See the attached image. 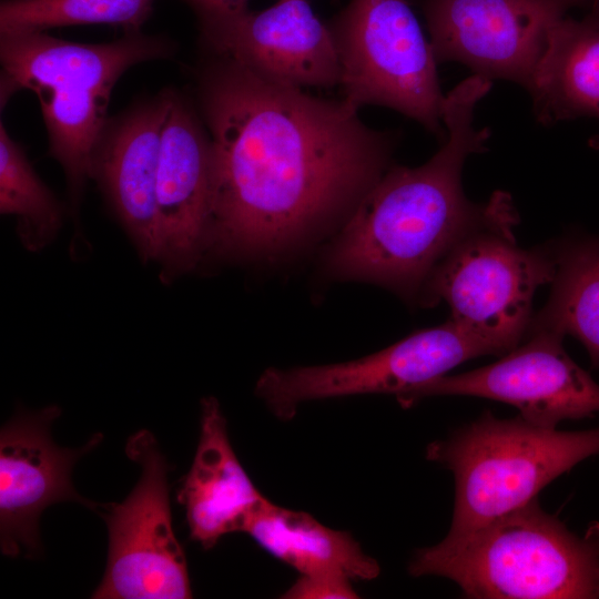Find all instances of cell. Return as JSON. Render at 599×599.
<instances>
[{"mask_svg": "<svg viewBox=\"0 0 599 599\" xmlns=\"http://www.w3.org/2000/svg\"><path fill=\"white\" fill-rule=\"evenodd\" d=\"M197 88L212 150L206 251L276 255L345 222L390 166L397 132L368 126L343 99L267 80L215 53Z\"/></svg>", "mask_w": 599, "mask_h": 599, "instance_id": "cell-1", "label": "cell"}, {"mask_svg": "<svg viewBox=\"0 0 599 599\" xmlns=\"http://www.w3.org/2000/svg\"><path fill=\"white\" fill-rule=\"evenodd\" d=\"M491 80L471 75L444 97L446 138L417 167L389 166L344 222L328 254L341 277L369 281L404 297H419L432 272L466 235L516 215L510 196L496 192L486 204L465 196L466 159L486 151L488 128L477 129V103Z\"/></svg>", "mask_w": 599, "mask_h": 599, "instance_id": "cell-2", "label": "cell"}, {"mask_svg": "<svg viewBox=\"0 0 599 599\" xmlns=\"http://www.w3.org/2000/svg\"><path fill=\"white\" fill-rule=\"evenodd\" d=\"M408 572L448 578L468 598H599V522L577 536L535 498L478 529L417 550Z\"/></svg>", "mask_w": 599, "mask_h": 599, "instance_id": "cell-3", "label": "cell"}, {"mask_svg": "<svg viewBox=\"0 0 599 599\" xmlns=\"http://www.w3.org/2000/svg\"><path fill=\"white\" fill-rule=\"evenodd\" d=\"M598 454L599 427L561 432L520 415L501 419L490 412L426 448V458L455 477L450 536L525 506L557 477Z\"/></svg>", "mask_w": 599, "mask_h": 599, "instance_id": "cell-4", "label": "cell"}, {"mask_svg": "<svg viewBox=\"0 0 599 599\" xmlns=\"http://www.w3.org/2000/svg\"><path fill=\"white\" fill-rule=\"evenodd\" d=\"M517 215L476 230L461 238L426 281L419 300L444 301L450 321L505 355L525 338L536 290L556 273L555 245L524 250L516 245Z\"/></svg>", "mask_w": 599, "mask_h": 599, "instance_id": "cell-5", "label": "cell"}, {"mask_svg": "<svg viewBox=\"0 0 599 599\" xmlns=\"http://www.w3.org/2000/svg\"><path fill=\"white\" fill-rule=\"evenodd\" d=\"M327 24L346 103L390 108L446 138L438 62L406 0H349Z\"/></svg>", "mask_w": 599, "mask_h": 599, "instance_id": "cell-6", "label": "cell"}, {"mask_svg": "<svg viewBox=\"0 0 599 599\" xmlns=\"http://www.w3.org/2000/svg\"><path fill=\"white\" fill-rule=\"evenodd\" d=\"M125 453L141 466L129 496L99 512L109 534L108 560L94 599L192 598L184 549L177 540L170 506V466L154 436L132 435Z\"/></svg>", "mask_w": 599, "mask_h": 599, "instance_id": "cell-7", "label": "cell"}, {"mask_svg": "<svg viewBox=\"0 0 599 599\" xmlns=\"http://www.w3.org/2000/svg\"><path fill=\"white\" fill-rule=\"evenodd\" d=\"M483 355L493 352L448 319L359 359L267 368L256 382L255 394L276 418L291 420L306 402L364 394L397 396Z\"/></svg>", "mask_w": 599, "mask_h": 599, "instance_id": "cell-8", "label": "cell"}, {"mask_svg": "<svg viewBox=\"0 0 599 599\" xmlns=\"http://www.w3.org/2000/svg\"><path fill=\"white\" fill-rule=\"evenodd\" d=\"M579 0H424L437 62L528 89L549 34Z\"/></svg>", "mask_w": 599, "mask_h": 599, "instance_id": "cell-9", "label": "cell"}, {"mask_svg": "<svg viewBox=\"0 0 599 599\" xmlns=\"http://www.w3.org/2000/svg\"><path fill=\"white\" fill-rule=\"evenodd\" d=\"M562 338L534 333L496 363L440 376L396 396L404 407L430 396H475L512 405L526 420L556 428L599 413V385L565 352Z\"/></svg>", "mask_w": 599, "mask_h": 599, "instance_id": "cell-10", "label": "cell"}, {"mask_svg": "<svg viewBox=\"0 0 599 599\" xmlns=\"http://www.w3.org/2000/svg\"><path fill=\"white\" fill-rule=\"evenodd\" d=\"M57 405L19 410L0 432V546L9 557H33L41 550L42 511L61 501H77L98 511L79 495L71 474L75 463L102 440L94 434L80 448H62L51 436L60 416Z\"/></svg>", "mask_w": 599, "mask_h": 599, "instance_id": "cell-11", "label": "cell"}, {"mask_svg": "<svg viewBox=\"0 0 599 599\" xmlns=\"http://www.w3.org/2000/svg\"><path fill=\"white\" fill-rule=\"evenodd\" d=\"M212 206V150L205 124L169 90L156 185L154 260L161 280L192 270L206 252Z\"/></svg>", "mask_w": 599, "mask_h": 599, "instance_id": "cell-12", "label": "cell"}, {"mask_svg": "<svg viewBox=\"0 0 599 599\" xmlns=\"http://www.w3.org/2000/svg\"><path fill=\"white\" fill-rule=\"evenodd\" d=\"M212 53L226 54L258 75L288 87L339 85L341 65L327 23L307 0H277L247 11L201 38Z\"/></svg>", "mask_w": 599, "mask_h": 599, "instance_id": "cell-13", "label": "cell"}, {"mask_svg": "<svg viewBox=\"0 0 599 599\" xmlns=\"http://www.w3.org/2000/svg\"><path fill=\"white\" fill-rule=\"evenodd\" d=\"M169 90L108 119L93 149L94 179L143 262L154 260L156 185Z\"/></svg>", "mask_w": 599, "mask_h": 599, "instance_id": "cell-14", "label": "cell"}, {"mask_svg": "<svg viewBox=\"0 0 599 599\" xmlns=\"http://www.w3.org/2000/svg\"><path fill=\"white\" fill-rule=\"evenodd\" d=\"M170 39L126 31L106 43H78L45 31L0 33L1 95L20 89L74 88L112 91L131 67L173 55Z\"/></svg>", "mask_w": 599, "mask_h": 599, "instance_id": "cell-15", "label": "cell"}, {"mask_svg": "<svg viewBox=\"0 0 599 599\" xmlns=\"http://www.w3.org/2000/svg\"><path fill=\"white\" fill-rule=\"evenodd\" d=\"M264 499L232 447L219 400L202 398L197 447L177 493L190 538L209 550L223 536L243 532Z\"/></svg>", "mask_w": 599, "mask_h": 599, "instance_id": "cell-16", "label": "cell"}, {"mask_svg": "<svg viewBox=\"0 0 599 599\" xmlns=\"http://www.w3.org/2000/svg\"><path fill=\"white\" fill-rule=\"evenodd\" d=\"M527 91L544 125L599 119V10L556 23Z\"/></svg>", "mask_w": 599, "mask_h": 599, "instance_id": "cell-17", "label": "cell"}, {"mask_svg": "<svg viewBox=\"0 0 599 599\" xmlns=\"http://www.w3.org/2000/svg\"><path fill=\"white\" fill-rule=\"evenodd\" d=\"M243 532L298 573L334 571L352 580H373L379 564L347 531L332 529L312 515L287 509L265 498Z\"/></svg>", "mask_w": 599, "mask_h": 599, "instance_id": "cell-18", "label": "cell"}, {"mask_svg": "<svg viewBox=\"0 0 599 599\" xmlns=\"http://www.w3.org/2000/svg\"><path fill=\"white\" fill-rule=\"evenodd\" d=\"M556 273L548 302L532 316L527 334L570 335L599 368V237L555 244Z\"/></svg>", "mask_w": 599, "mask_h": 599, "instance_id": "cell-19", "label": "cell"}, {"mask_svg": "<svg viewBox=\"0 0 599 599\" xmlns=\"http://www.w3.org/2000/svg\"><path fill=\"white\" fill-rule=\"evenodd\" d=\"M34 93L48 132L49 154L63 169L75 216L91 179V158L108 120L111 91L60 88Z\"/></svg>", "mask_w": 599, "mask_h": 599, "instance_id": "cell-20", "label": "cell"}, {"mask_svg": "<svg viewBox=\"0 0 599 599\" xmlns=\"http://www.w3.org/2000/svg\"><path fill=\"white\" fill-rule=\"evenodd\" d=\"M0 212L17 219L22 245L32 252L52 242L63 222V206L33 170L21 145L0 122Z\"/></svg>", "mask_w": 599, "mask_h": 599, "instance_id": "cell-21", "label": "cell"}, {"mask_svg": "<svg viewBox=\"0 0 599 599\" xmlns=\"http://www.w3.org/2000/svg\"><path fill=\"white\" fill-rule=\"evenodd\" d=\"M155 0H1L0 33L111 24L140 30Z\"/></svg>", "mask_w": 599, "mask_h": 599, "instance_id": "cell-22", "label": "cell"}, {"mask_svg": "<svg viewBox=\"0 0 599 599\" xmlns=\"http://www.w3.org/2000/svg\"><path fill=\"white\" fill-rule=\"evenodd\" d=\"M286 599H354L358 595L352 579L334 571L300 573L282 595Z\"/></svg>", "mask_w": 599, "mask_h": 599, "instance_id": "cell-23", "label": "cell"}, {"mask_svg": "<svg viewBox=\"0 0 599 599\" xmlns=\"http://www.w3.org/2000/svg\"><path fill=\"white\" fill-rule=\"evenodd\" d=\"M196 14L201 38L248 11V0H182Z\"/></svg>", "mask_w": 599, "mask_h": 599, "instance_id": "cell-24", "label": "cell"}, {"mask_svg": "<svg viewBox=\"0 0 599 599\" xmlns=\"http://www.w3.org/2000/svg\"><path fill=\"white\" fill-rule=\"evenodd\" d=\"M580 6L581 4H589L591 7V10H599V0H579Z\"/></svg>", "mask_w": 599, "mask_h": 599, "instance_id": "cell-25", "label": "cell"}, {"mask_svg": "<svg viewBox=\"0 0 599 599\" xmlns=\"http://www.w3.org/2000/svg\"><path fill=\"white\" fill-rule=\"evenodd\" d=\"M589 143L591 148L599 150V135L592 136Z\"/></svg>", "mask_w": 599, "mask_h": 599, "instance_id": "cell-26", "label": "cell"}]
</instances>
